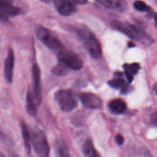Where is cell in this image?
I'll return each instance as SVG.
<instances>
[{"label": "cell", "mask_w": 157, "mask_h": 157, "mask_svg": "<svg viewBox=\"0 0 157 157\" xmlns=\"http://www.w3.org/2000/svg\"><path fill=\"white\" fill-rule=\"evenodd\" d=\"M82 104L87 108L96 109L102 106V101L99 97L92 93H82L79 96Z\"/></svg>", "instance_id": "11"}, {"label": "cell", "mask_w": 157, "mask_h": 157, "mask_svg": "<svg viewBox=\"0 0 157 157\" xmlns=\"http://www.w3.org/2000/svg\"><path fill=\"white\" fill-rule=\"evenodd\" d=\"M102 6L117 11H124L127 8L125 0H95Z\"/></svg>", "instance_id": "12"}, {"label": "cell", "mask_w": 157, "mask_h": 157, "mask_svg": "<svg viewBox=\"0 0 157 157\" xmlns=\"http://www.w3.org/2000/svg\"><path fill=\"white\" fill-rule=\"evenodd\" d=\"M32 143L35 153L39 156H47L50 151V147L44 133L40 131H36L33 134Z\"/></svg>", "instance_id": "6"}, {"label": "cell", "mask_w": 157, "mask_h": 157, "mask_svg": "<svg viewBox=\"0 0 157 157\" xmlns=\"http://www.w3.org/2000/svg\"><path fill=\"white\" fill-rule=\"evenodd\" d=\"M124 73L129 83H131L133 80V75L136 74L140 69V66L139 63H132L131 64L124 65Z\"/></svg>", "instance_id": "15"}, {"label": "cell", "mask_w": 157, "mask_h": 157, "mask_svg": "<svg viewBox=\"0 0 157 157\" xmlns=\"http://www.w3.org/2000/svg\"><path fill=\"white\" fill-rule=\"evenodd\" d=\"M109 109L113 113L121 114L126 109V104L121 99H115L109 104Z\"/></svg>", "instance_id": "13"}, {"label": "cell", "mask_w": 157, "mask_h": 157, "mask_svg": "<svg viewBox=\"0 0 157 157\" xmlns=\"http://www.w3.org/2000/svg\"><path fill=\"white\" fill-rule=\"evenodd\" d=\"M69 68L64 63L59 61L52 69V72L53 74L58 76H64L69 74Z\"/></svg>", "instance_id": "19"}, {"label": "cell", "mask_w": 157, "mask_h": 157, "mask_svg": "<svg viewBox=\"0 0 157 157\" xmlns=\"http://www.w3.org/2000/svg\"><path fill=\"white\" fill-rule=\"evenodd\" d=\"M128 45H129V47H134V44L132 43V42H128Z\"/></svg>", "instance_id": "25"}, {"label": "cell", "mask_w": 157, "mask_h": 157, "mask_svg": "<svg viewBox=\"0 0 157 157\" xmlns=\"http://www.w3.org/2000/svg\"><path fill=\"white\" fill-rule=\"evenodd\" d=\"M156 119H157L156 112H155L154 113H153L151 114V118H150V122H151V123L153 126H156V123H157Z\"/></svg>", "instance_id": "23"}, {"label": "cell", "mask_w": 157, "mask_h": 157, "mask_svg": "<svg viewBox=\"0 0 157 157\" xmlns=\"http://www.w3.org/2000/svg\"><path fill=\"white\" fill-rule=\"evenodd\" d=\"M76 33L82 42L84 47L92 58L99 59L101 57L102 48L101 44L90 29L85 26H78L76 29Z\"/></svg>", "instance_id": "1"}, {"label": "cell", "mask_w": 157, "mask_h": 157, "mask_svg": "<svg viewBox=\"0 0 157 157\" xmlns=\"http://www.w3.org/2000/svg\"><path fill=\"white\" fill-rule=\"evenodd\" d=\"M57 12L63 16H70L77 11L75 5L70 0H53Z\"/></svg>", "instance_id": "9"}, {"label": "cell", "mask_w": 157, "mask_h": 157, "mask_svg": "<svg viewBox=\"0 0 157 157\" xmlns=\"http://www.w3.org/2000/svg\"><path fill=\"white\" fill-rule=\"evenodd\" d=\"M22 9L15 6L11 0H0V20L7 21L9 18L22 13Z\"/></svg>", "instance_id": "7"}, {"label": "cell", "mask_w": 157, "mask_h": 157, "mask_svg": "<svg viewBox=\"0 0 157 157\" xmlns=\"http://www.w3.org/2000/svg\"><path fill=\"white\" fill-rule=\"evenodd\" d=\"M115 78L108 81V84L110 86L115 89H121L123 91L127 88L126 84L122 77L121 72L115 73Z\"/></svg>", "instance_id": "14"}, {"label": "cell", "mask_w": 157, "mask_h": 157, "mask_svg": "<svg viewBox=\"0 0 157 157\" xmlns=\"http://www.w3.org/2000/svg\"><path fill=\"white\" fill-rule=\"evenodd\" d=\"M134 7L138 11L149 12L152 10L150 6L142 0H136L134 2Z\"/></svg>", "instance_id": "21"}, {"label": "cell", "mask_w": 157, "mask_h": 157, "mask_svg": "<svg viewBox=\"0 0 157 157\" xmlns=\"http://www.w3.org/2000/svg\"><path fill=\"white\" fill-rule=\"evenodd\" d=\"M36 36L47 47L56 53L64 47L56 36L45 27L40 26L37 29Z\"/></svg>", "instance_id": "3"}, {"label": "cell", "mask_w": 157, "mask_h": 157, "mask_svg": "<svg viewBox=\"0 0 157 157\" xmlns=\"http://www.w3.org/2000/svg\"><path fill=\"white\" fill-rule=\"evenodd\" d=\"M55 151L56 155L59 156H69L67 151V148L63 142L59 140L55 145Z\"/></svg>", "instance_id": "20"}, {"label": "cell", "mask_w": 157, "mask_h": 157, "mask_svg": "<svg viewBox=\"0 0 157 157\" xmlns=\"http://www.w3.org/2000/svg\"><path fill=\"white\" fill-rule=\"evenodd\" d=\"M15 64V54L12 48H10L8 50L7 56L6 58L4 67V78L6 82L11 83L13 81V69Z\"/></svg>", "instance_id": "10"}, {"label": "cell", "mask_w": 157, "mask_h": 157, "mask_svg": "<svg viewBox=\"0 0 157 157\" xmlns=\"http://www.w3.org/2000/svg\"><path fill=\"white\" fill-rule=\"evenodd\" d=\"M32 82H33V97L37 106L41 102V87H40V72L37 64H34L32 67Z\"/></svg>", "instance_id": "8"}, {"label": "cell", "mask_w": 157, "mask_h": 157, "mask_svg": "<svg viewBox=\"0 0 157 157\" xmlns=\"http://www.w3.org/2000/svg\"><path fill=\"white\" fill-rule=\"evenodd\" d=\"M21 134H22L26 151L28 154H29L31 153L30 135H29L28 127L24 121H21Z\"/></svg>", "instance_id": "16"}, {"label": "cell", "mask_w": 157, "mask_h": 157, "mask_svg": "<svg viewBox=\"0 0 157 157\" xmlns=\"http://www.w3.org/2000/svg\"><path fill=\"white\" fill-rule=\"evenodd\" d=\"M82 153L85 156L88 157H94L98 156V154L94 148L91 139H88L85 142L82 147Z\"/></svg>", "instance_id": "18"}, {"label": "cell", "mask_w": 157, "mask_h": 157, "mask_svg": "<svg viewBox=\"0 0 157 157\" xmlns=\"http://www.w3.org/2000/svg\"><path fill=\"white\" fill-rule=\"evenodd\" d=\"M40 1H43V2H47V3L50 2H51V1H53V0H40Z\"/></svg>", "instance_id": "26"}, {"label": "cell", "mask_w": 157, "mask_h": 157, "mask_svg": "<svg viewBox=\"0 0 157 157\" xmlns=\"http://www.w3.org/2000/svg\"><path fill=\"white\" fill-rule=\"evenodd\" d=\"M3 156V155H2V154L0 153V156Z\"/></svg>", "instance_id": "27"}, {"label": "cell", "mask_w": 157, "mask_h": 157, "mask_svg": "<svg viewBox=\"0 0 157 157\" xmlns=\"http://www.w3.org/2000/svg\"><path fill=\"white\" fill-rule=\"evenodd\" d=\"M26 108L27 112L32 115L34 116L36 115L37 113V105L34 101L32 93L29 90L26 93Z\"/></svg>", "instance_id": "17"}, {"label": "cell", "mask_w": 157, "mask_h": 157, "mask_svg": "<svg viewBox=\"0 0 157 157\" xmlns=\"http://www.w3.org/2000/svg\"><path fill=\"white\" fill-rule=\"evenodd\" d=\"M55 99L64 112H70L75 109L78 105L76 97L69 90H61L56 92Z\"/></svg>", "instance_id": "4"}, {"label": "cell", "mask_w": 157, "mask_h": 157, "mask_svg": "<svg viewBox=\"0 0 157 157\" xmlns=\"http://www.w3.org/2000/svg\"><path fill=\"white\" fill-rule=\"evenodd\" d=\"M72 1L80 5H85L88 3V0H72Z\"/></svg>", "instance_id": "24"}, {"label": "cell", "mask_w": 157, "mask_h": 157, "mask_svg": "<svg viewBox=\"0 0 157 157\" xmlns=\"http://www.w3.org/2000/svg\"><path fill=\"white\" fill-rule=\"evenodd\" d=\"M57 56L58 61L64 63L71 69L79 70L83 66V61L77 55L64 47L57 52Z\"/></svg>", "instance_id": "5"}, {"label": "cell", "mask_w": 157, "mask_h": 157, "mask_svg": "<svg viewBox=\"0 0 157 157\" xmlns=\"http://www.w3.org/2000/svg\"><path fill=\"white\" fill-rule=\"evenodd\" d=\"M112 25L115 29L124 33L132 39L144 44L153 43V39L147 35V34L139 28L131 23L119 20H113L112 22Z\"/></svg>", "instance_id": "2"}, {"label": "cell", "mask_w": 157, "mask_h": 157, "mask_svg": "<svg viewBox=\"0 0 157 157\" xmlns=\"http://www.w3.org/2000/svg\"><path fill=\"white\" fill-rule=\"evenodd\" d=\"M115 141L118 145H121L124 142V137L121 134H117L115 136Z\"/></svg>", "instance_id": "22"}]
</instances>
